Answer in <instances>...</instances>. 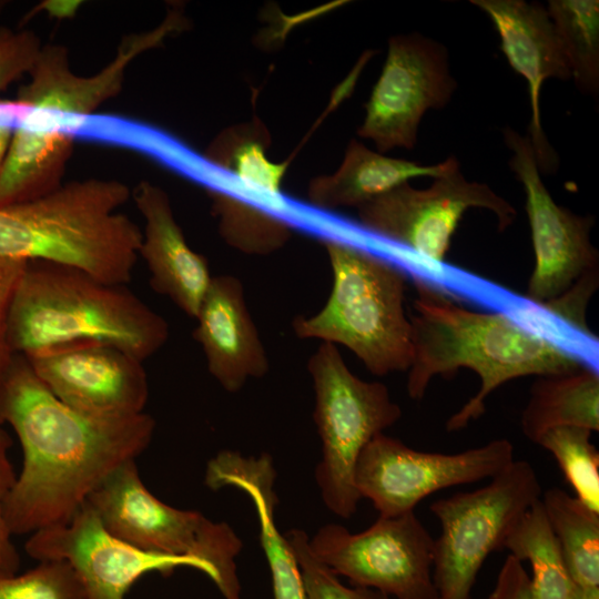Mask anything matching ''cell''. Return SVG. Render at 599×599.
<instances>
[{
    "mask_svg": "<svg viewBox=\"0 0 599 599\" xmlns=\"http://www.w3.org/2000/svg\"><path fill=\"white\" fill-rule=\"evenodd\" d=\"M14 128L6 124H0V172L3 166Z\"/></svg>",
    "mask_w": 599,
    "mask_h": 599,
    "instance_id": "74e56055",
    "label": "cell"
},
{
    "mask_svg": "<svg viewBox=\"0 0 599 599\" xmlns=\"http://www.w3.org/2000/svg\"><path fill=\"white\" fill-rule=\"evenodd\" d=\"M376 599H389V597L378 591Z\"/></svg>",
    "mask_w": 599,
    "mask_h": 599,
    "instance_id": "f35d334b",
    "label": "cell"
},
{
    "mask_svg": "<svg viewBox=\"0 0 599 599\" xmlns=\"http://www.w3.org/2000/svg\"><path fill=\"white\" fill-rule=\"evenodd\" d=\"M307 369L314 393V422L323 457L315 478L326 507L342 518L356 512L361 496L355 468L366 445L402 417L387 386L351 372L336 345L322 343Z\"/></svg>",
    "mask_w": 599,
    "mask_h": 599,
    "instance_id": "52a82bcc",
    "label": "cell"
},
{
    "mask_svg": "<svg viewBox=\"0 0 599 599\" xmlns=\"http://www.w3.org/2000/svg\"><path fill=\"white\" fill-rule=\"evenodd\" d=\"M24 548L39 561H68L90 599H124L145 573L169 577L179 567L197 569L212 580L211 569L199 560L146 552L115 538L88 502L67 524L33 532Z\"/></svg>",
    "mask_w": 599,
    "mask_h": 599,
    "instance_id": "9a60e30c",
    "label": "cell"
},
{
    "mask_svg": "<svg viewBox=\"0 0 599 599\" xmlns=\"http://www.w3.org/2000/svg\"><path fill=\"white\" fill-rule=\"evenodd\" d=\"M456 88L444 44L419 32L393 35L357 135L383 154L412 150L423 116L446 106Z\"/></svg>",
    "mask_w": 599,
    "mask_h": 599,
    "instance_id": "7c38bea8",
    "label": "cell"
},
{
    "mask_svg": "<svg viewBox=\"0 0 599 599\" xmlns=\"http://www.w3.org/2000/svg\"><path fill=\"white\" fill-rule=\"evenodd\" d=\"M514 460V446L506 438L444 454L413 449L382 433L363 449L355 468V486L379 516L392 517L414 511L438 490L490 479Z\"/></svg>",
    "mask_w": 599,
    "mask_h": 599,
    "instance_id": "8fae6325",
    "label": "cell"
},
{
    "mask_svg": "<svg viewBox=\"0 0 599 599\" xmlns=\"http://www.w3.org/2000/svg\"><path fill=\"white\" fill-rule=\"evenodd\" d=\"M522 434L532 443L550 429L581 427L599 430V374L582 368L559 375L539 376L531 385L520 418Z\"/></svg>",
    "mask_w": 599,
    "mask_h": 599,
    "instance_id": "603a6c76",
    "label": "cell"
},
{
    "mask_svg": "<svg viewBox=\"0 0 599 599\" xmlns=\"http://www.w3.org/2000/svg\"><path fill=\"white\" fill-rule=\"evenodd\" d=\"M0 599H90L65 560H42L22 575L0 578Z\"/></svg>",
    "mask_w": 599,
    "mask_h": 599,
    "instance_id": "f546056e",
    "label": "cell"
},
{
    "mask_svg": "<svg viewBox=\"0 0 599 599\" xmlns=\"http://www.w3.org/2000/svg\"><path fill=\"white\" fill-rule=\"evenodd\" d=\"M598 284L599 271L591 272L580 278L561 296L542 307V309L580 334L595 339L586 321V311L592 295L597 291Z\"/></svg>",
    "mask_w": 599,
    "mask_h": 599,
    "instance_id": "d6a6232c",
    "label": "cell"
},
{
    "mask_svg": "<svg viewBox=\"0 0 599 599\" xmlns=\"http://www.w3.org/2000/svg\"><path fill=\"white\" fill-rule=\"evenodd\" d=\"M502 549L530 565L534 599H577L540 499L521 517L505 540Z\"/></svg>",
    "mask_w": 599,
    "mask_h": 599,
    "instance_id": "484cf974",
    "label": "cell"
},
{
    "mask_svg": "<svg viewBox=\"0 0 599 599\" xmlns=\"http://www.w3.org/2000/svg\"><path fill=\"white\" fill-rule=\"evenodd\" d=\"M41 48L32 31L0 28V92L30 72ZM16 114L12 101L0 100V124L11 125Z\"/></svg>",
    "mask_w": 599,
    "mask_h": 599,
    "instance_id": "1f68e13d",
    "label": "cell"
},
{
    "mask_svg": "<svg viewBox=\"0 0 599 599\" xmlns=\"http://www.w3.org/2000/svg\"><path fill=\"white\" fill-rule=\"evenodd\" d=\"M591 433L581 427L554 428L537 445L554 456L575 497L599 514V453L590 441Z\"/></svg>",
    "mask_w": 599,
    "mask_h": 599,
    "instance_id": "f1b7e54d",
    "label": "cell"
},
{
    "mask_svg": "<svg viewBox=\"0 0 599 599\" xmlns=\"http://www.w3.org/2000/svg\"><path fill=\"white\" fill-rule=\"evenodd\" d=\"M458 166L460 164L455 155L426 165L387 156L352 139L339 167L332 174L318 175L309 181L307 201L322 211L341 207L357 210L412 179H437Z\"/></svg>",
    "mask_w": 599,
    "mask_h": 599,
    "instance_id": "44dd1931",
    "label": "cell"
},
{
    "mask_svg": "<svg viewBox=\"0 0 599 599\" xmlns=\"http://www.w3.org/2000/svg\"><path fill=\"white\" fill-rule=\"evenodd\" d=\"M80 2H47L42 7L49 11V13L55 17H68L70 13H74Z\"/></svg>",
    "mask_w": 599,
    "mask_h": 599,
    "instance_id": "8d00e7d4",
    "label": "cell"
},
{
    "mask_svg": "<svg viewBox=\"0 0 599 599\" xmlns=\"http://www.w3.org/2000/svg\"><path fill=\"white\" fill-rule=\"evenodd\" d=\"M185 19L177 10L170 11L152 31L132 34L123 40L116 57L101 72L80 77L70 69L68 49L60 44L42 47L29 74V82L18 100L31 109L68 116L84 118L121 91L126 65L140 53L156 47L166 35L183 29Z\"/></svg>",
    "mask_w": 599,
    "mask_h": 599,
    "instance_id": "e0dca14e",
    "label": "cell"
},
{
    "mask_svg": "<svg viewBox=\"0 0 599 599\" xmlns=\"http://www.w3.org/2000/svg\"><path fill=\"white\" fill-rule=\"evenodd\" d=\"M554 22L571 79L587 95L599 92V1L550 0L546 6Z\"/></svg>",
    "mask_w": 599,
    "mask_h": 599,
    "instance_id": "83f0119b",
    "label": "cell"
},
{
    "mask_svg": "<svg viewBox=\"0 0 599 599\" xmlns=\"http://www.w3.org/2000/svg\"><path fill=\"white\" fill-rule=\"evenodd\" d=\"M314 556L353 586L396 599H437L434 538L415 511L378 519L361 532L329 524L309 540Z\"/></svg>",
    "mask_w": 599,
    "mask_h": 599,
    "instance_id": "9c48e42d",
    "label": "cell"
},
{
    "mask_svg": "<svg viewBox=\"0 0 599 599\" xmlns=\"http://www.w3.org/2000/svg\"><path fill=\"white\" fill-rule=\"evenodd\" d=\"M24 358L58 399L81 414L121 419L144 413L149 380L143 362L118 347L77 342Z\"/></svg>",
    "mask_w": 599,
    "mask_h": 599,
    "instance_id": "5bb4252c",
    "label": "cell"
},
{
    "mask_svg": "<svg viewBox=\"0 0 599 599\" xmlns=\"http://www.w3.org/2000/svg\"><path fill=\"white\" fill-rule=\"evenodd\" d=\"M272 144L265 123L254 115L250 121L222 130L204 152L203 161L219 175L271 197L281 196L288 161L268 160Z\"/></svg>",
    "mask_w": 599,
    "mask_h": 599,
    "instance_id": "cb8c5ba5",
    "label": "cell"
},
{
    "mask_svg": "<svg viewBox=\"0 0 599 599\" xmlns=\"http://www.w3.org/2000/svg\"><path fill=\"white\" fill-rule=\"evenodd\" d=\"M275 478L273 460L267 454L255 458L243 457L231 450L220 451L207 463L205 471V485L210 489L235 487L253 500L260 521L261 544L271 570L274 599H307L297 560L274 520L277 504Z\"/></svg>",
    "mask_w": 599,
    "mask_h": 599,
    "instance_id": "ffe728a7",
    "label": "cell"
},
{
    "mask_svg": "<svg viewBox=\"0 0 599 599\" xmlns=\"http://www.w3.org/2000/svg\"><path fill=\"white\" fill-rule=\"evenodd\" d=\"M532 465L514 460L476 490L430 505L440 534L434 539L433 580L438 599H471L477 575L526 511L541 498Z\"/></svg>",
    "mask_w": 599,
    "mask_h": 599,
    "instance_id": "ba28073f",
    "label": "cell"
},
{
    "mask_svg": "<svg viewBox=\"0 0 599 599\" xmlns=\"http://www.w3.org/2000/svg\"><path fill=\"white\" fill-rule=\"evenodd\" d=\"M195 319L193 337L203 351L209 373L225 390L235 393L250 378L268 372L267 353L238 278L214 276Z\"/></svg>",
    "mask_w": 599,
    "mask_h": 599,
    "instance_id": "ac0fdd59",
    "label": "cell"
},
{
    "mask_svg": "<svg viewBox=\"0 0 599 599\" xmlns=\"http://www.w3.org/2000/svg\"><path fill=\"white\" fill-rule=\"evenodd\" d=\"M323 246L332 268V291L316 314L293 321L295 335L343 345L377 376L407 372L413 343L405 273L347 241L325 237Z\"/></svg>",
    "mask_w": 599,
    "mask_h": 599,
    "instance_id": "5b68a950",
    "label": "cell"
},
{
    "mask_svg": "<svg viewBox=\"0 0 599 599\" xmlns=\"http://www.w3.org/2000/svg\"><path fill=\"white\" fill-rule=\"evenodd\" d=\"M167 338V322L126 285L42 261L27 263L7 326L10 352L24 357L63 344L98 342L144 362Z\"/></svg>",
    "mask_w": 599,
    "mask_h": 599,
    "instance_id": "3957f363",
    "label": "cell"
},
{
    "mask_svg": "<svg viewBox=\"0 0 599 599\" xmlns=\"http://www.w3.org/2000/svg\"><path fill=\"white\" fill-rule=\"evenodd\" d=\"M75 141L72 134L50 128H16L0 172V207L58 190Z\"/></svg>",
    "mask_w": 599,
    "mask_h": 599,
    "instance_id": "7402d4cb",
    "label": "cell"
},
{
    "mask_svg": "<svg viewBox=\"0 0 599 599\" xmlns=\"http://www.w3.org/2000/svg\"><path fill=\"white\" fill-rule=\"evenodd\" d=\"M487 599H534L530 577L522 561L507 556Z\"/></svg>",
    "mask_w": 599,
    "mask_h": 599,
    "instance_id": "d590c367",
    "label": "cell"
},
{
    "mask_svg": "<svg viewBox=\"0 0 599 599\" xmlns=\"http://www.w3.org/2000/svg\"><path fill=\"white\" fill-rule=\"evenodd\" d=\"M427 189L404 183L357 209L367 233L436 263L445 262L453 235L470 209L490 211L499 231L516 220L515 207L489 185L468 181L460 166Z\"/></svg>",
    "mask_w": 599,
    "mask_h": 599,
    "instance_id": "30bf717a",
    "label": "cell"
},
{
    "mask_svg": "<svg viewBox=\"0 0 599 599\" xmlns=\"http://www.w3.org/2000/svg\"><path fill=\"white\" fill-rule=\"evenodd\" d=\"M540 500L577 599H599V514L557 487Z\"/></svg>",
    "mask_w": 599,
    "mask_h": 599,
    "instance_id": "d4e9b609",
    "label": "cell"
},
{
    "mask_svg": "<svg viewBox=\"0 0 599 599\" xmlns=\"http://www.w3.org/2000/svg\"><path fill=\"white\" fill-rule=\"evenodd\" d=\"M491 20L500 50L528 83L531 119L528 139L541 174H554L559 158L541 124L540 91L548 79L567 81L571 70L545 4L525 0H471Z\"/></svg>",
    "mask_w": 599,
    "mask_h": 599,
    "instance_id": "2e32d148",
    "label": "cell"
},
{
    "mask_svg": "<svg viewBox=\"0 0 599 599\" xmlns=\"http://www.w3.org/2000/svg\"><path fill=\"white\" fill-rule=\"evenodd\" d=\"M206 193L219 234L232 248L265 256L290 241L292 224L286 219L229 189L213 186Z\"/></svg>",
    "mask_w": 599,
    "mask_h": 599,
    "instance_id": "4316f807",
    "label": "cell"
},
{
    "mask_svg": "<svg viewBox=\"0 0 599 599\" xmlns=\"http://www.w3.org/2000/svg\"><path fill=\"white\" fill-rule=\"evenodd\" d=\"M0 578H2V576L0 575Z\"/></svg>",
    "mask_w": 599,
    "mask_h": 599,
    "instance_id": "ab89813d",
    "label": "cell"
},
{
    "mask_svg": "<svg viewBox=\"0 0 599 599\" xmlns=\"http://www.w3.org/2000/svg\"><path fill=\"white\" fill-rule=\"evenodd\" d=\"M104 528L140 550L205 564L224 599H241L235 557L242 542L225 522L158 499L143 484L135 459L113 470L88 497Z\"/></svg>",
    "mask_w": 599,
    "mask_h": 599,
    "instance_id": "8992f818",
    "label": "cell"
},
{
    "mask_svg": "<svg viewBox=\"0 0 599 599\" xmlns=\"http://www.w3.org/2000/svg\"><path fill=\"white\" fill-rule=\"evenodd\" d=\"M27 263V261L0 257V379L13 356L7 341L8 317Z\"/></svg>",
    "mask_w": 599,
    "mask_h": 599,
    "instance_id": "e575fe53",
    "label": "cell"
},
{
    "mask_svg": "<svg viewBox=\"0 0 599 599\" xmlns=\"http://www.w3.org/2000/svg\"><path fill=\"white\" fill-rule=\"evenodd\" d=\"M19 438L23 465L7 498L12 536L67 524L102 481L150 445L154 418L121 419L81 414L58 399L28 361L13 355L0 379V425Z\"/></svg>",
    "mask_w": 599,
    "mask_h": 599,
    "instance_id": "6da1fadb",
    "label": "cell"
},
{
    "mask_svg": "<svg viewBox=\"0 0 599 599\" xmlns=\"http://www.w3.org/2000/svg\"><path fill=\"white\" fill-rule=\"evenodd\" d=\"M284 536L297 560L307 599H376V590L343 585L337 575L314 556L303 530L293 529Z\"/></svg>",
    "mask_w": 599,
    "mask_h": 599,
    "instance_id": "4dcf8cb0",
    "label": "cell"
},
{
    "mask_svg": "<svg viewBox=\"0 0 599 599\" xmlns=\"http://www.w3.org/2000/svg\"><path fill=\"white\" fill-rule=\"evenodd\" d=\"M414 285L409 397L422 399L435 376L451 377L459 368L471 369L480 378L478 392L448 418L447 432L460 430L478 419L488 396L509 380L566 374L588 365L570 349L505 313L468 309L418 276H414Z\"/></svg>",
    "mask_w": 599,
    "mask_h": 599,
    "instance_id": "7a4b0ae2",
    "label": "cell"
},
{
    "mask_svg": "<svg viewBox=\"0 0 599 599\" xmlns=\"http://www.w3.org/2000/svg\"><path fill=\"white\" fill-rule=\"evenodd\" d=\"M131 195L144 222L139 257L151 286L195 319L213 278L206 258L187 244L164 190L143 181Z\"/></svg>",
    "mask_w": 599,
    "mask_h": 599,
    "instance_id": "d6986e66",
    "label": "cell"
},
{
    "mask_svg": "<svg viewBox=\"0 0 599 599\" xmlns=\"http://www.w3.org/2000/svg\"><path fill=\"white\" fill-rule=\"evenodd\" d=\"M131 196L116 180L62 184L40 199L0 207V257L79 268L126 285L139 258L141 229L116 212Z\"/></svg>",
    "mask_w": 599,
    "mask_h": 599,
    "instance_id": "277c9868",
    "label": "cell"
},
{
    "mask_svg": "<svg viewBox=\"0 0 599 599\" xmlns=\"http://www.w3.org/2000/svg\"><path fill=\"white\" fill-rule=\"evenodd\" d=\"M511 152L508 165L524 189L535 265L526 298L545 307L585 275L599 271V253L590 241L592 215H578L552 199L541 179L528 136L502 129Z\"/></svg>",
    "mask_w": 599,
    "mask_h": 599,
    "instance_id": "4fadbf2b",
    "label": "cell"
},
{
    "mask_svg": "<svg viewBox=\"0 0 599 599\" xmlns=\"http://www.w3.org/2000/svg\"><path fill=\"white\" fill-rule=\"evenodd\" d=\"M11 446V437L0 425V575L2 577L16 575L20 566V556L11 540L12 535L4 518L6 501L17 480L8 455Z\"/></svg>",
    "mask_w": 599,
    "mask_h": 599,
    "instance_id": "836d02e7",
    "label": "cell"
}]
</instances>
